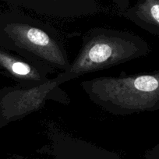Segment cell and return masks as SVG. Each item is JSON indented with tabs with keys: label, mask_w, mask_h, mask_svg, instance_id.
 <instances>
[{
	"label": "cell",
	"mask_w": 159,
	"mask_h": 159,
	"mask_svg": "<svg viewBox=\"0 0 159 159\" xmlns=\"http://www.w3.org/2000/svg\"><path fill=\"white\" fill-rule=\"evenodd\" d=\"M149 44L132 32L94 27L82 36V45L68 68L54 78L62 85L79 76L105 70L148 55Z\"/></svg>",
	"instance_id": "obj_1"
},
{
	"label": "cell",
	"mask_w": 159,
	"mask_h": 159,
	"mask_svg": "<svg viewBox=\"0 0 159 159\" xmlns=\"http://www.w3.org/2000/svg\"><path fill=\"white\" fill-rule=\"evenodd\" d=\"M80 87L93 103L114 116L159 111V70L92 78Z\"/></svg>",
	"instance_id": "obj_2"
},
{
	"label": "cell",
	"mask_w": 159,
	"mask_h": 159,
	"mask_svg": "<svg viewBox=\"0 0 159 159\" xmlns=\"http://www.w3.org/2000/svg\"><path fill=\"white\" fill-rule=\"evenodd\" d=\"M38 159H41V158H38Z\"/></svg>",
	"instance_id": "obj_8"
},
{
	"label": "cell",
	"mask_w": 159,
	"mask_h": 159,
	"mask_svg": "<svg viewBox=\"0 0 159 159\" xmlns=\"http://www.w3.org/2000/svg\"><path fill=\"white\" fill-rule=\"evenodd\" d=\"M5 98L4 107L8 120L26 117L43 108L48 101L65 105L70 103L68 94L57 84L54 78L39 86L13 88L7 93Z\"/></svg>",
	"instance_id": "obj_3"
},
{
	"label": "cell",
	"mask_w": 159,
	"mask_h": 159,
	"mask_svg": "<svg viewBox=\"0 0 159 159\" xmlns=\"http://www.w3.org/2000/svg\"><path fill=\"white\" fill-rule=\"evenodd\" d=\"M48 143L37 151L42 159H123L113 151L77 138L56 127L48 129Z\"/></svg>",
	"instance_id": "obj_4"
},
{
	"label": "cell",
	"mask_w": 159,
	"mask_h": 159,
	"mask_svg": "<svg viewBox=\"0 0 159 159\" xmlns=\"http://www.w3.org/2000/svg\"><path fill=\"white\" fill-rule=\"evenodd\" d=\"M146 159H159V143L145 154Z\"/></svg>",
	"instance_id": "obj_7"
},
{
	"label": "cell",
	"mask_w": 159,
	"mask_h": 159,
	"mask_svg": "<svg viewBox=\"0 0 159 159\" xmlns=\"http://www.w3.org/2000/svg\"><path fill=\"white\" fill-rule=\"evenodd\" d=\"M121 15L159 38V0H138L134 7L122 11Z\"/></svg>",
	"instance_id": "obj_6"
},
{
	"label": "cell",
	"mask_w": 159,
	"mask_h": 159,
	"mask_svg": "<svg viewBox=\"0 0 159 159\" xmlns=\"http://www.w3.org/2000/svg\"><path fill=\"white\" fill-rule=\"evenodd\" d=\"M119 7V1L113 0ZM16 5L44 16L69 19L99 11L98 0H14Z\"/></svg>",
	"instance_id": "obj_5"
}]
</instances>
